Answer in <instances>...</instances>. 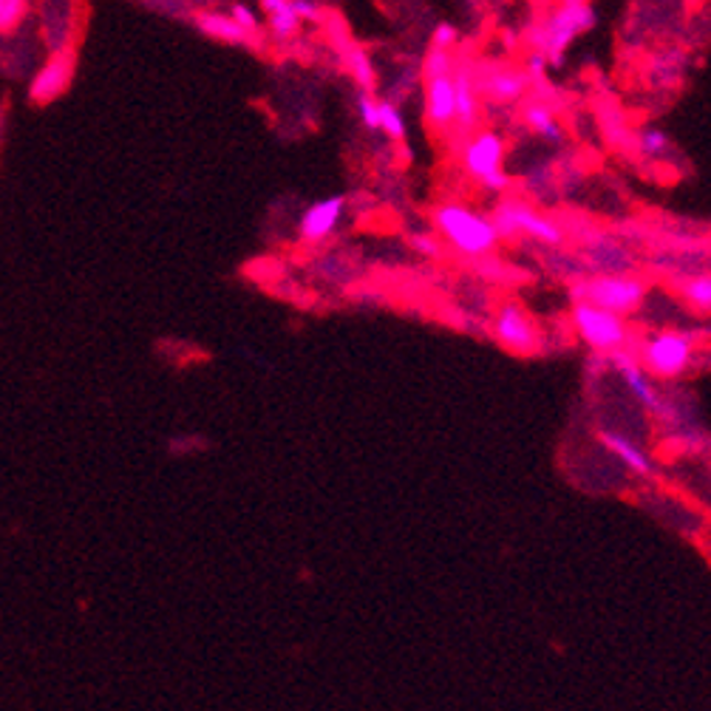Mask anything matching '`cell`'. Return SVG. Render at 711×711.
Instances as JSON below:
<instances>
[{
  "label": "cell",
  "instance_id": "8",
  "mask_svg": "<svg viewBox=\"0 0 711 711\" xmlns=\"http://www.w3.org/2000/svg\"><path fill=\"white\" fill-rule=\"evenodd\" d=\"M573 327L579 338L595 352H620L627 343V323L624 315H615L609 309H601L587 300H575Z\"/></svg>",
  "mask_w": 711,
  "mask_h": 711
},
{
  "label": "cell",
  "instance_id": "11",
  "mask_svg": "<svg viewBox=\"0 0 711 711\" xmlns=\"http://www.w3.org/2000/svg\"><path fill=\"white\" fill-rule=\"evenodd\" d=\"M343 215H347V197H340V193H335V197H327V199H320V202L309 204V208L304 210V215H300V222H298L300 238H304L307 244L327 242L329 235H332L335 230L340 227V222H343Z\"/></svg>",
  "mask_w": 711,
  "mask_h": 711
},
{
  "label": "cell",
  "instance_id": "24",
  "mask_svg": "<svg viewBox=\"0 0 711 711\" xmlns=\"http://www.w3.org/2000/svg\"><path fill=\"white\" fill-rule=\"evenodd\" d=\"M29 12V0H3V7H0V32H9L20 23V20L26 18Z\"/></svg>",
  "mask_w": 711,
  "mask_h": 711
},
{
  "label": "cell",
  "instance_id": "26",
  "mask_svg": "<svg viewBox=\"0 0 711 711\" xmlns=\"http://www.w3.org/2000/svg\"><path fill=\"white\" fill-rule=\"evenodd\" d=\"M457 38H459L457 26H450V23H439V26L431 32V46L454 49L457 46Z\"/></svg>",
  "mask_w": 711,
  "mask_h": 711
},
{
  "label": "cell",
  "instance_id": "30",
  "mask_svg": "<svg viewBox=\"0 0 711 711\" xmlns=\"http://www.w3.org/2000/svg\"><path fill=\"white\" fill-rule=\"evenodd\" d=\"M567 3H581V0H567Z\"/></svg>",
  "mask_w": 711,
  "mask_h": 711
},
{
  "label": "cell",
  "instance_id": "14",
  "mask_svg": "<svg viewBox=\"0 0 711 711\" xmlns=\"http://www.w3.org/2000/svg\"><path fill=\"white\" fill-rule=\"evenodd\" d=\"M615 365H618V374H620V380H624V385H627V392L633 394V397L638 400L640 405H646V408H652V412H658V408H660L658 385H655L652 374H649L644 369V363H638V360L627 358V354H618Z\"/></svg>",
  "mask_w": 711,
  "mask_h": 711
},
{
  "label": "cell",
  "instance_id": "13",
  "mask_svg": "<svg viewBox=\"0 0 711 711\" xmlns=\"http://www.w3.org/2000/svg\"><path fill=\"white\" fill-rule=\"evenodd\" d=\"M530 77L524 74V68H513V66H499L490 68L482 79H479V92L490 99V103H519L528 92Z\"/></svg>",
  "mask_w": 711,
  "mask_h": 711
},
{
  "label": "cell",
  "instance_id": "5",
  "mask_svg": "<svg viewBox=\"0 0 711 711\" xmlns=\"http://www.w3.org/2000/svg\"><path fill=\"white\" fill-rule=\"evenodd\" d=\"M490 219H494L499 238H505V242L519 238V235H528V238L548 244V247H559L564 242V230L553 219L542 215L539 210L530 208V204L516 202V199L499 202L497 210L490 213Z\"/></svg>",
  "mask_w": 711,
  "mask_h": 711
},
{
  "label": "cell",
  "instance_id": "6",
  "mask_svg": "<svg viewBox=\"0 0 711 711\" xmlns=\"http://www.w3.org/2000/svg\"><path fill=\"white\" fill-rule=\"evenodd\" d=\"M694 360V338L680 329H669V332H658L646 340L640 349V363L652 378L675 380L686 374V369Z\"/></svg>",
  "mask_w": 711,
  "mask_h": 711
},
{
  "label": "cell",
  "instance_id": "15",
  "mask_svg": "<svg viewBox=\"0 0 711 711\" xmlns=\"http://www.w3.org/2000/svg\"><path fill=\"white\" fill-rule=\"evenodd\" d=\"M598 439L601 445H604L613 457H618L620 463L627 465L633 474H638V477H649V474H652V459H649V454H646L635 439L624 437L618 431H601Z\"/></svg>",
  "mask_w": 711,
  "mask_h": 711
},
{
  "label": "cell",
  "instance_id": "12",
  "mask_svg": "<svg viewBox=\"0 0 711 711\" xmlns=\"http://www.w3.org/2000/svg\"><path fill=\"white\" fill-rule=\"evenodd\" d=\"M479 99H482V92H479V77L474 74V68H454V125L457 128H463V131L477 128L479 117H482Z\"/></svg>",
  "mask_w": 711,
  "mask_h": 711
},
{
  "label": "cell",
  "instance_id": "29",
  "mask_svg": "<svg viewBox=\"0 0 711 711\" xmlns=\"http://www.w3.org/2000/svg\"><path fill=\"white\" fill-rule=\"evenodd\" d=\"M293 7L304 23H315V20H320V12H323L318 0H293Z\"/></svg>",
  "mask_w": 711,
  "mask_h": 711
},
{
  "label": "cell",
  "instance_id": "28",
  "mask_svg": "<svg viewBox=\"0 0 711 711\" xmlns=\"http://www.w3.org/2000/svg\"><path fill=\"white\" fill-rule=\"evenodd\" d=\"M408 244H412V247L417 250V253L428 255V258H431V255H439V244L431 233H414L412 238H408Z\"/></svg>",
  "mask_w": 711,
  "mask_h": 711
},
{
  "label": "cell",
  "instance_id": "21",
  "mask_svg": "<svg viewBox=\"0 0 711 711\" xmlns=\"http://www.w3.org/2000/svg\"><path fill=\"white\" fill-rule=\"evenodd\" d=\"M635 148L646 159H664L669 153V137L660 128H644L635 137Z\"/></svg>",
  "mask_w": 711,
  "mask_h": 711
},
{
  "label": "cell",
  "instance_id": "16",
  "mask_svg": "<svg viewBox=\"0 0 711 711\" xmlns=\"http://www.w3.org/2000/svg\"><path fill=\"white\" fill-rule=\"evenodd\" d=\"M197 29L202 34H208L210 40L219 43H230V46H242L250 43V34L244 32L227 12H199L197 14Z\"/></svg>",
  "mask_w": 711,
  "mask_h": 711
},
{
  "label": "cell",
  "instance_id": "2",
  "mask_svg": "<svg viewBox=\"0 0 711 711\" xmlns=\"http://www.w3.org/2000/svg\"><path fill=\"white\" fill-rule=\"evenodd\" d=\"M434 227L450 247L465 255H485L502 242L494 219L465 204H443L434 210Z\"/></svg>",
  "mask_w": 711,
  "mask_h": 711
},
{
  "label": "cell",
  "instance_id": "1",
  "mask_svg": "<svg viewBox=\"0 0 711 711\" xmlns=\"http://www.w3.org/2000/svg\"><path fill=\"white\" fill-rule=\"evenodd\" d=\"M595 9L590 0H581V3H567L562 0V7L553 9L548 18L539 23L535 29H530V46L535 52H542L548 57V63L553 66H562V57L570 46H573V40L579 34L590 32L595 26Z\"/></svg>",
  "mask_w": 711,
  "mask_h": 711
},
{
  "label": "cell",
  "instance_id": "7",
  "mask_svg": "<svg viewBox=\"0 0 711 711\" xmlns=\"http://www.w3.org/2000/svg\"><path fill=\"white\" fill-rule=\"evenodd\" d=\"M575 300H587L601 309H609L615 315H629L644 304L646 284L629 275H598L590 282L575 284Z\"/></svg>",
  "mask_w": 711,
  "mask_h": 711
},
{
  "label": "cell",
  "instance_id": "3",
  "mask_svg": "<svg viewBox=\"0 0 711 711\" xmlns=\"http://www.w3.org/2000/svg\"><path fill=\"white\" fill-rule=\"evenodd\" d=\"M454 68L457 60L450 49L431 46L423 60V99L425 123L437 131L454 125Z\"/></svg>",
  "mask_w": 711,
  "mask_h": 711
},
{
  "label": "cell",
  "instance_id": "9",
  "mask_svg": "<svg viewBox=\"0 0 711 711\" xmlns=\"http://www.w3.org/2000/svg\"><path fill=\"white\" fill-rule=\"evenodd\" d=\"M74 79V52L72 49H60L40 66V72L32 77L29 85V97L38 105H49L68 92Z\"/></svg>",
  "mask_w": 711,
  "mask_h": 711
},
{
  "label": "cell",
  "instance_id": "27",
  "mask_svg": "<svg viewBox=\"0 0 711 711\" xmlns=\"http://www.w3.org/2000/svg\"><path fill=\"white\" fill-rule=\"evenodd\" d=\"M544 66H548V57L533 49V52L528 54V63H524V74L530 77V83H544Z\"/></svg>",
  "mask_w": 711,
  "mask_h": 711
},
{
  "label": "cell",
  "instance_id": "25",
  "mask_svg": "<svg viewBox=\"0 0 711 711\" xmlns=\"http://www.w3.org/2000/svg\"><path fill=\"white\" fill-rule=\"evenodd\" d=\"M230 18L238 23V26L244 29V32L250 34V38H255L258 34V29H262V18H258V12L255 9H250L247 3H233V7L227 9Z\"/></svg>",
  "mask_w": 711,
  "mask_h": 711
},
{
  "label": "cell",
  "instance_id": "4",
  "mask_svg": "<svg viewBox=\"0 0 711 711\" xmlns=\"http://www.w3.org/2000/svg\"><path fill=\"white\" fill-rule=\"evenodd\" d=\"M463 168L488 193H505L510 188V177L505 173V139L497 131H479L465 142Z\"/></svg>",
  "mask_w": 711,
  "mask_h": 711
},
{
  "label": "cell",
  "instance_id": "31",
  "mask_svg": "<svg viewBox=\"0 0 711 711\" xmlns=\"http://www.w3.org/2000/svg\"><path fill=\"white\" fill-rule=\"evenodd\" d=\"M0 7H3V0H0Z\"/></svg>",
  "mask_w": 711,
  "mask_h": 711
},
{
  "label": "cell",
  "instance_id": "20",
  "mask_svg": "<svg viewBox=\"0 0 711 711\" xmlns=\"http://www.w3.org/2000/svg\"><path fill=\"white\" fill-rule=\"evenodd\" d=\"M680 295L694 312L711 315V275H694V278L683 282Z\"/></svg>",
  "mask_w": 711,
  "mask_h": 711
},
{
  "label": "cell",
  "instance_id": "10",
  "mask_svg": "<svg viewBox=\"0 0 711 711\" xmlns=\"http://www.w3.org/2000/svg\"><path fill=\"white\" fill-rule=\"evenodd\" d=\"M494 338L516 354H533L539 349V332L530 315L519 304H505L494 320Z\"/></svg>",
  "mask_w": 711,
  "mask_h": 711
},
{
  "label": "cell",
  "instance_id": "18",
  "mask_svg": "<svg viewBox=\"0 0 711 711\" xmlns=\"http://www.w3.org/2000/svg\"><path fill=\"white\" fill-rule=\"evenodd\" d=\"M522 119L530 131H533L535 137H542L544 142H562L564 139L562 123H559V117H555V112L548 103H539V99L528 103L522 108Z\"/></svg>",
  "mask_w": 711,
  "mask_h": 711
},
{
  "label": "cell",
  "instance_id": "19",
  "mask_svg": "<svg viewBox=\"0 0 711 711\" xmlns=\"http://www.w3.org/2000/svg\"><path fill=\"white\" fill-rule=\"evenodd\" d=\"M343 63H347L349 74H352L354 83H358L363 92H374V88H378V72H374V63L365 49L349 46L347 54H343Z\"/></svg>",
  "mask_w": 711,
  "mask_h": 711
},
{
  "label": "cell",
  "instance_id": "23",
  "mask_svg": "<svg viewBox=\"0 0 711 711\" xmlns=\"http://www.w3.org/2000/svg\"><path fill=\"white\" fill-rule=\"evenodd\" d=\"M378 105H380V99L374 97L372 92H363V88H360V94L354 97V112H358V119L365 131H380V108Z\"/></svg>",
  "mask_w": 711,
  "mask_h": 711
},
{
  "label": "cell",
  "instance_id": "17",
  "mask_svg": "<svg viewBox=\"0 0 711 711\" xmlns=\"http://www.w3.org/2000/svg\"><path fill=\"white\" fill-rule=\"evenodd\" d=\"M262 9H264V18H267L269 32L275 34V40L287 43V40H293L295 34L300 32V23H304V20H300L298 12H295L293 0H262Z\"/></svg>",
  "mask_w": 711,
  "mask_h": 711
},
{
  "label": "cell",
  "instance_id": "22",
  "mask_svg": "<svg viewBox=\"0 0 711 711\" xmlns=\"http://www.w3.org/2000/svg\"><path fill=\"white\" fill-rule=\"evenodd\" d=\"M380 131L389 139H405V117L392 99H380Z\"/></svg>",
  "mask_w": 711,
  "mask_h": 711
}]
</instances>
